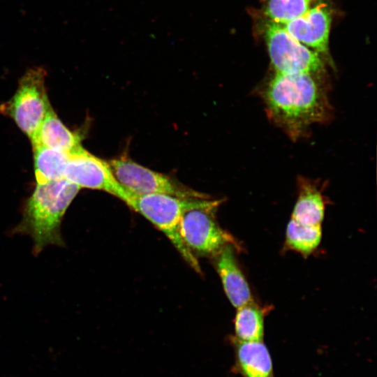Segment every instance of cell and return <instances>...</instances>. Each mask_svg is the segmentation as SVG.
Here are the masks:
<instances>
[{
	"label": "cell",
	"instance_id": "9c48e42d",
	"mask_svg": "<svg viewBox=\"0 0 377 377\" xmlns=\"http://www.w3.org/2000/svg\"><path fill=\"white\" fill-rule=\"evenodd\" d=\"M332 22V11L320 2L302 15L281 24L300 43L318 54H326Z\"/></svg>",
	"mask_w": 377,
	"mask_h": 377
},
{
	"label": "cell",
	"instance_id": "8fae6325",
	"mask_svg": "<svg viewBox=\"0 0 377 377\" xmlns=\"http://www.w3.org/2000/svg\"><path fill=\"white\" fill-rule=\"evenodd\" d=\"M30 140L33 147L42 146L68 154L83 148L80 135L67 128L52 108L50 109Z\"/></svg>",
	"mask_w": 377,
	"mask_h": 377
},
{
	"label": "cell",
	"instance_id": "5b68a950",
	"mask_svg": "<svg viewBox=\"0 0 377 377\" xmlns=\"http://www.w3.org/2000/svg\"><path fill=\"white\" fill-rule=\"evenodd\" d=\"M264 35L275 73H311L325 71L320 54L293 38L280 24L266 20Z\"/></svg>",
	"mask_w": 377,
	"mask_h": 377
},
{
	"label": "cell",
	"instance_id": "7a4b0ae2",
	"mask_svg": "<svg viewBox=\"0 0 377 377\" xmlns=\"http://www.w3.org/2000/svg\"><path fill=\"white\" fill-rule=\"evenodd\" d=\"M80 189L66 179L37 184L25 203L22 221L13 229V233L29 235L36 256L47 246H65L61 233V222Z\"/></svg>",
	"mask_w": 377,
	"mask_h": 377
},
{
	"label": "cell",
	"instance_id": "4fadbf2b",
	"mask_svg": "<svg viewBox=\"0 0 377 377\" xmlns=\"http://www.w3.org/2000/svg\"><path fill=\"white\" fill-rule=\"evenodd\" d=\"M298 190L291 219L306 225H321L325 201L320 189L311 180L300 178Z\"/></svg>",
	"mask_w": 377,
	"mask_h": 377
},
{
	"label": "cell",
	"instance_id": "277c9868",
	"mask_svg": "<svg viewBox=\"0 0 377 377\" xmlns=\"http://www.w3.org/2000/svg\"><path fill=\"white\" fill-rule=\"evenodd\" d=\"M46 71L40 67L29 69L20 78L13 97L0 105L29 139L52 108L45 87Z\"/></svg>",
	"mask_w": 377,
	"mask_h": 377
},
{
	"label": "cell",
	"instance_id": "7c38bea8",
	"mask_svg": "<svg viewBox=\"0 0 377 377\" xmlns=\"http://www.w3.org/2000/svg\"><path fill=\"white\" fill-rule=\"evenodd\" d=\"M235 369L243 377H274L269 350L263 341L232 339Z\"/></svg>",
	"mask_w": 377,
	"mask_h": 377
},
{
	"label": "cell",
	"instance_id": "5bb4252c",
	"mask_svg": "<svg viewBox=\"0 0 377 377\" xmlns=\"http://www.w3.org/2000/svg\"><path fill=\"white\" fill-rule=\"evenodd\" d=\"M34 171L37 184L64 179L70 154L42 146L33 147Z\"/></svg>",
	"mask_w": 377,
	"mask_h": 377
},
{
	"label": "cell",
	"instance_id": "9a60e30c",
	"mask_svg": "<svg viewBox=\"0 0 377 377\" xmlns=\"http://www.w3.org/2000/svg\"><path fill=\"white\" fill-rule=\"evenodd\" d=\"M237 309L234 320L235 339L240 341H263L264 313L253 301Z\"/></svg>",
	"mask_w": 377,
	"mask_h": 377
},
{
	"label": "cell",
	"instance_id": "ba28073f",
	"mask_svg": "<svg viewBox=\"0 0 377 377\" xmlns=\"http://www.w3.org/2000/svg\"><path fill=\"white\" fill-rule=\"evenodd\" d=\"M64 179L80 188L105 191L124 202L129 193L116 180L108 162L84 148L70 154Z\"/></svg>",
	"mask_w": 377,
	"mask_h": 377
},
{
	"label": "cell",
	"instance_id": "e0dca14e",
	"mask_svg": "<svg viewBox=\"0 0 377 377\" xmlns=\"http://www.w3.org/2000/svg\"><path fill=\"white\" fill-rule=\"evenodd\" d=\"M316 0H269L265 9L267 20L283 24L296 18L310 8Z\"/></svg>",
	"mask_w": 377,
	"mask_h": 377
},
{
	"label": "cell",
	"instance_id": "2e32d148",
	"mask_svg": "<svg viewBox=\"0 0 377 377\" xmlns=\"http://www.w3.org/2000/svg\"><path fill=\"white\" fill-rule=\"evenodd\" d=\"M322 238L321 225H306L291 219L286 230V245L302 255L308 256L319 246Z\"/></svg>",
	"mask_w": 377,
	"mask_h": 377
},
{
	"label": "cell",
	"instance_id": "8992f818",
	"mask_svg": "<svg viewBox=\"0 0 377 377\" xmlns=\"http://www.w3.org/2000/svg\"><path fill=\"white\" fill-rule=\"evenodd\" d=\"M116 180L135 194H167L180 198H209L208 195L177 183L170 177L121 156L108 162Z\"/></svg>",
	"mask_w": 377,
	"mask_h": 377
},
{
	"label": "cell",
	"instance_id": "3957f363",
	"mask_svg": "<svg viewBox=\"0 0 377 377\" xmlns=\"http://www.w3.org/2000/svg\"><path fill=\"white\" fill-rule=\"evenodd\" d=\"M125 203L162 231L188 265L197 272H201L197 258L181 236L182 217L186 211L193 209H217L221 200L180 198L159 193L138 195L129 192Z\"/></svg>",
	"mask_w": 377,
	"mask_h": 377
},
{
	"label": "cell",
	"instance_id": "52a82bcc",
	"mask_svg": "<svg viewBox=\"0 0 377 377\" xmlns=\"http://www.w3.org/2000/svg\"><path fill=\"white\" fill-rule=\"evenodd\" d=\"M215 208L186 211L180 223V234L188 249L202 256H215L225 246L235 244L232 237L216 222Z\"/></svg>",
	"mask_w": 377,
	"mask_h": 377
},
{
	"label": "cell",
	"instance_id": "30bf717a",
	"mask_svg": "<svg viewBox=\"0 0 377 377\" xmlns=\"http://www.w3.org/2000/svg\"><path fill=\"white\" fill-rule=\"evenodd\" d=\"M216 256V269L224 292L236 308L252 302L251 290L239 267L232 244L225 246Z\"/></svg>",
	"mask_w": 377,
	"mask_h": 377
},
{
	"label": "cell",
	"instance_id": "6da1fadb",
	"mask_svg": "<svg viewBox=\"0 0 377 377\" xmlns=\"http://www.w3.org/2000/svg\"><path fill=\"white\" fill-rule=\"evenodd\" d=\"M263 98L269 117L294 140L331 114L320 75L275 73L265 84Z\"/></svg>",
	"mask_w": 377,
	"mask_h": 377
}]
</instances>
